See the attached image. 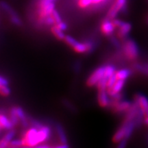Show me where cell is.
<instances>
[{
  "label": "cell",
  "instance_id": "1",
  "mask_svg": "<svg viewBox=\"0 0 148 148\" xmlns=\"http://www.w3.org/2000/svg\"><path fill=\"white\" fill-rule=\"evenodd\" d=\"M51 128L49 125L44 124L40 128L31 127L24 133L23 139L24 147H33L42 144L50 138Z\"/></svg>",
  "mask_w": 148,
  "mask_h": 148
},
{
  "label": "cell",
  "instance_id": "2",
  "mask_svg": "<svg viewBox=\"0 0 148 148\" xmlns=\"http://www.w3.org/2000/svg\"><path fill=\"white\" fill-rule=\"evenodd\" d=\"M121 51L127 60L134 61L139 56V50L136 42L132 38H126L123 40Z\"/></svg>",
  "mask_w": 148,
  "mask_h": 148
},
{
  "label": "cell",
  "instance_id": "3",
  "mask_svg": "<svg viewBox=\"0 0 148 148\" xmlns=\"http://www.w3.org/2000/svg\"><path fill=\"white\" fill-rule=\"evenodd\" d=\"M127 11V0H114L106 14V18L113 20L120 12L125 13Z\"/></svg>",
  "mask_w": 148,
  "mask_h": 148
},
{
  "label": "cell",
  "instance_id": "4",
  "mask_svg": "<svg viewBox=\"0 0 148 148\" xmlns=\"http://www.w3.org/2000/svg\"><path fill=\"white\" fill-rule=\"evenodd\" d=\"M105 69H106V64L98 66L97 68L94 70L93 71L90 73V75L88 77L86 81V84L89 87L96 86L97 84L102 79L105 75Z\"/></svg>",
  "mask_w": 148,
  "mask_h": 148
},
{
  "label": "cell",
  "instance_id": "5",
  "mask_svg": "<svg viewBox=\"0 0 148 148\" xmlns=\"http://www.w3.org/2000/svg\"><path fill=\"white\" fill-rule=\"evenodd\" d=\"M1 6L3 10L8 14V15L10 18V20L11 23L13 24L14 25L18 27H21L23 25V22H22L21 18L18 16V14L15 12V10L10 5L8 4L7 3L4 2V1H1Z\"/></svg>",
  "mask_w": 148,
  "mask_h": 148
},
{
  "label": "cell",
  "instance_id": "6",
  "mask_svg": "<svg viewBox=\"0 0 148 148\" xmlns=\"http://www.w3.org/2000/svg\"><path fill=\"white\" fill-rule=\"evenodd\" d=\"M132 103L131 101L125 100L124 99L118 101H111L110 108L115 113H123V112H127V110L130 108Z\"/></svg>",
  "mask_w": 148,
  "mask_h": 148
},
{
  "label": "cell",
  "instance_id": "7",
  "mask_svg": "<svg viewBox=\"0 0 148 148\" xmlns=\"http://www.w3.org/2000/svg\"><path fill=\"white\" fill-rule=\"evenodd\" d=\"M116 27L114 26L112 20L108 19V18H105L101 22L100 30L101 33L106 36L110 37L113 35Z\"/></svg>",
  "mask_w": 148,
  "mask_h": 148
},
{
  "label": "cell",
  "instance_id": "8",
  "mask_svg": "<svg viewBox=\"0 0 148 148\" xmlns=\"http://www.w3.org/2000/svg\"><path fill=\"white\" fill-rule=\"evenodd\" d=\"M97 101L102 108H108L111 104V99L107 89L98 90Z\"/></svg>",
  "mask_w": 148,
  "mask_h": 148
},
{
  "label": "cell",
  "instance_id": "9",
  "mask_svg": "<svg viewBox=\"0 0 148 148\" xmlns=\"http://www.w3.org/2000/svg\"><path fill=\"white\" fill-rule=\"evenodd\" d=\"M134 100L137 102L140 108L143 111L144 115L148 116V99L147 97L141 93L136 94Z\"/></svg>",
  "mask_w": 148,
  "mask_h": 148
},
{
  "label": "cell",
  "instance_id": "10",
  "mask_svg": "<svg viewBox=\"0 0 148 148\" xmlns=\"http://www.w3.org/2000/svg\"><path fill=\"white\" fill-rule=\"evenodd\" d=\"M132 29V25L128 22H124L122 25L117 28V33L116 36L120 40H124L127 38V35L130 32Z\"/></svg>",
  "mask_w": 148,
  "mask_h": 148
},
{
  "label": "cell",
  "instance_id": "11",
  "mask_svg": "<svg viewBox=\"0 0 148 148\" xmlns=\"http://www.w3.org/2000/svg\"><path fill=\"white\" fill-rule=\"evenodd\" d=\"M127 124V123H122L121 126L116 130V131L114 134L112 138L113 143H119L121 140L124 139L125 137V134H126Z\"/></svg>",
  "mask_w": 148,
  "mask_h": 148
},
{
  "label": "cell",
  "instance_id": "12",
  "mask_svg": "<svg viewBox=\"0 0 148 148\" xmlns=\"http://www.w3.org/2000/svg\"><path fill=\"white\" fill-rule=\"evenodd\" d=\"M15 110L16 115H17L19 122L21 123L22 126L26 127L29 125V117H27L26 113L21 107L20 106H13Z\"/></svg>",
  "mask_w": 148,
  "mask_h": 148
},
{
  "label": "cell",
  "instance_id": "13",
  "mask_svg": "<svg viewBox=\"0 0 148 148\" xmlns=\"http://www.w3.org/2000/svg\"><path fill=\"white\" fill-rule=\"evenodd\" d=\"M125 81L126 80H123V79H117V81L115 82V84H114V86L112 88L107 89V91H108L110 97L114 95L115 94L121 92L125 84Z\"/></svg>",
  "mask_w": 148,
  "mask_h": 148
},
{
  "label": "cell",
  "instance_id": "14",
  "mask_svg": "<svg viewBox=\"0 0 148 148\" xmlns=\"http://www.w3.org/2000/svg\"><path fill=\"white\" fill-rule=\"evenodd\" d=\"M15 136V132L13 130H10L4 136L0 139V148H8L10 142L13 139Z\"/></svg>",
  "mask_w": 148,
  "mask_h": 148
},
{
  "label": "cell",
  "instance_id": "15",
  "mask_svg": "<svg viewBox=\"0 0 148 148\" xmlns=\"http://www.w3.org/2000/svg\"><path fill=\"white\" fill-rule=\"evenodd\" d=\"M14 127L10 117H8L4 114L0 112V128L1 130H10Z\"/></svg>",
  "mask_w": 148,
  "mask_h": 148
},
{
  "label": "cell",
  "instance_id": "16",
  "mask_svg": "<svg viewBox=\"0 0 148 148\" xmlns=\"http://www.w3.org/2000/svg\"><path fill=\"white\" fill-rule=\"evenodd\" d=\"M55 128L60 143H67V137H66L65 131H64V129L62 126V125L60 124V123H56L55 125Z\"/></svg>",
  "mask_w": 148,
  "mask_h": 148
},
{
  "label": "cell",
  "instance_id": "17",
  "mask_svg": "<svg viewBox=\"0 0 148 148\" xmlns=\"http://www.w3.org/2000/svg\"><path fill=\"white\" fill-rule=\"evenodd\" d=\"M133 71L140 73L143 75H148V64L134 62L132 65Z\"/></svg>",
  "mask_w": 148,
  "mask_h": 148
},
{
  "label": "cell",
  "instance_id": "18",
  "mask_svg": "<svg viewBox=\"0 0 148 148\" xmlns=\"http://www.w3.org/2000/svg\"><path fill=\"white\" fill-rule=\"evenodd\" d=\"M115 74L118 79L126 80L127 78H129V77L132 75V70L127 69V68H123V69L116 71Z\"/></svg>",
  "mask_w": 148,
  "mask_h": 148
},
{
  "label": "cell",
  "instance_id": "19",
  "mask_svg": "<svg viewBox=\"0 0 148 148\" xmlns=\"http://www.w3.org/2000/svg\"><path fill=\"white\" fill-rule=\"evenodd\" d=\"M51 32L52 33L53 36L57 38V39L60 40H63L64 37L66 36V34H64V31L61 30L60 29H59L58 27L56 26L55 25L51 27Z\"/></svg>",
  "mask_w": 148,
  "mask_h": 148
},
{
  "label": "cell",
  "instance_id": "20",
  "mask_svg": "<svg viewBox=\"0 0 148 148\" xmlns=\"http://www.w3.org/2000/svg\"><path fill=\"white\" fill-rule=\"evenodd\" d=\"M73 49L74 51L78 53H87V48L85 45L84 42L77 41V42L73 46Z\"/></svg>",
  "mask_w": 148,
  "mask_h": 148
},
{
  "label": "cell",
  "instance_id": "21",
  "mask_svg": "<svg viewBox=\"0 0 148 148\" xmlns=\"http://www.w3.org/2000/svg\"><path fill=\"white\" fill-rule=\"evenodd\" d=\"M116 70L115 66L112 64H106V69H105V77L109 78V77L114 75L116 73Z\"/></svg>",
  "mask_w": 148,
  "mask_h": 148
},
{
  "label": "cell",
  "instance_id": "22",
  "mask_svg": "<svg viewBox=\"0 0 148 148\" xmlns=\"http://www.w3.org/2000/svg\"><path fill=\"white\" fill-rule=\"evenodd\" d=\"M136 125H135V123L134 121H130L127 124V130H126V134H125V138L128 140L131 137L133 132H134V129L136 128Z\"/></svg>",
  "mask_w": 148,
  "mask_h": 148
},
{
  "label": "cell",
  "instance_id": "23",
  "mask_svg": "<svg viewBox=\"0 0 148 148\" xmlns=\"http://www.w3.org/2000/svg\"><path fill=\"white\" fill-rule=\"evenodd\" d=\"M24 147L23 141L22 138L20 139H12L8 145V148H21Z\"/></svg>",
  "mask_w": 148,
  "mask_h": 148
},
{
  "label": "cell",
  "instance_id": "24",
  "mask_svg": "<svg viewBox=\"0 0 148 148\" xmlns=\"http://www.w3.org/2000/svg\"><path fill=\"white\" fill-rule=\"evenodd\" d=\"M119 38L118 37H115L114 36H110V41L112 46L115 48L116 50H121L122 45L119 41Z\"/></svg>",
  "mask_w": 148,
  "mask_h": 148
},
{
  "label": "cell",
  "instance_id": "25",
  "mask_svg": "<svg viewBox=\"0 0 148 148\" xmlns=\"http://www.w3.org/2000/svg\"><path fill=\"white\" fill-rule=\"evenodd\" d=\"M63 41L65 42L66 45H69L70 47H73V46L77 43L78 40L75 39L74 37L71 36V35H66V36H65V37H64V38L63 40Z\"/></svg>",
  "mask_w": 148,
  "mask_h": 148
},
{
  "label": "cell",
  "instance_id": "26",
  "mask_svg": "<svg viewBox=\"0 0 148 148\" xmlns=\"http://www.w3.org/2000/svg\"><path fill=\"white\" fill-rule=\"evenodd\" d=\"M10 119L11 120V121H12V123H13L14 126H15V125H18V123H20L19 122V119H18L17 115H16V112L15 110H14V107H12V108L10 109Z\"/></svg>",
  "mask_w": 148,
  "mask_h": 148
},
{
  "label": "cell",
  "instance_id": "27",
  "mask_svg": "<svg viewBox=\"0 0 148 148\" xmlns=\"http://www.w3.org/2000/svg\"><path fill=\"white\" fill-rule=\"evenodd\" d=\"M85 45L87 48V53H90L95 49V42L91 39H86L84 40Z\"/></svg>",
  "mask_w": 148,
  "mask_h": 148
},
{
  "label": "cell",
  "instance_id": "28",
  "mask_svg": "<svg viewBox=\"0 0 148 148\" xmlns=\"http://www.w3.org/2000/svg\"><path fill=\"white\" fill-rule=\"evenodd\" d=\"M51 16H52L53 21L55 22V25L56 24L60 23V22L62 21V18L61 17L60 13H59V12L58 10H56V9H54V10H53V12H51Z\"/></svg>",
  "mask_w": 148,
  "mask_h": 148
},
{
  "label": "cell",
  "instance_id": "29",
  "mask_svg": "<svg viewBox=\"0 0 148 148\" xmlns=\"http://www.w3.org/2000/svg\"><path fill=\"white\" fill-rule=\"evenodd\" d=\"M11 90L9 88L8 85H5L3 86L2 87L0 88V95L3 96V97H8L10 95Z\"/></svg>",
  "mask_w": 148,
  "mask_h": 148
},
{
  "label": "cell",
  "instance_id": "30",
  "mask_svg": "<svg viewBox=\"0 0 148 148\" xmlns=\"http://www.w3.org/2000/svg\"><path fill=\"white\" fill-rule=\"evenodd\" d=\"M117 79H118L116 76V74L109 77L108 79V82H107V89L112 88L114 86V84H115V82L117 81Z\"/></svg>",
  "mask_w": 148,
  "mask_h": 148
},
{
  "label": "cell",
  "instance_id": "31",
  "mask_svg": "<svg viewBox=\"0 0 148 148\" xmlns=\"http://www.w3.org/2000/svg\"><path fill=\"white\" fill-rule=\"evenodd\" d=\"M55 25H56V27H58L59 29H60L61 30L64 31V32L68 29V25H67V24H66V23H65V22L63 21L60 22V23L56 24Z\"/></svg>",
  "mask_w": 148,
  "mask_h": 148
},
{
  "label": "cell",
  "instance_id": "32",
  "mask_svg": "<svg viewBox=\"0 0 148 148\" xmlns=\"http://www.w3.org/2000/svg\"><path fill=\"white\" fill-rule=\"evenodd\" d=\"M56 0H38V2H37V7L42 6L45 4H48V3H51V2H55Z\"/></svg>",
  "mask_w": 148,
  "mask_h": 148
},
{
  "label": "cell",
  "instance_id": "33",
  "mask_svg": "<svg viewBox=\"0 0 148 148\" xmlns=\"http://www.w3.org/2000/svg\"><path fill=\"white\" fill-rule=\"evenodd\" d=\"M127 144V139L124 138V139L121 140L119 143H118L116 148H126Z\"/></svg>",
  "mask_w": 148,
  "mask_h": 148
},
{
  "label": "cell",
  "instance_id": "34",
  "mask_svg": "<svg viewBox=\"0 0 148 148\" xmlns=\"http://www.w3.org/2000/svg\"><path fill=\"white\" fill-rule=\"evenodd\" d=\"M5 85H8V80L2 75H0V88Z\"/></svg>",
  "mask_w": 148,
  "mask_h": 148
},
{
  "label": "cell",
  "instance_id": "35",
  "mask_svg": "<svg viewBox=\"0 0 148 148\" xmlns=\"http://www.w3.org/2000/svg\"><path fill=\"white\" fill-rule=\"evenodd\" d=\"M21 148H53L51 145H46V144H40V145H38L36 146H34L33 147H22Z\"/></svg>",
  "mask_w": 148,
  "mask_h": 148
},
{
  "label": "cell",
  "instance_id": "36",
  "mask_svg": "<svg viewBox=\"0 0 148 148\" xmlns=\"http://www.w3.org/2000/svg\"><path fill=\"white\" fill-rule=\"evenodd\" d=\"M82 66H81V63L79 62H77L76 63L74 64V70L75 72H79L81 70Z\"/></svg>",
  "mask_w": 148,
  "mask_h": 148
},
{
  "label": "cell",
  "instance_id": "37",
  "mask_svg": "<svg viewBox=\"0 0 148 148\" xmlns=\"http://www.w3.org/2000/svg\"><path fill=\"white\" fill-rule=\"evenodd\" d=\"M63 103L64 104V106H65L66 108H69V109H70V110H73L74 109V108L73 106H72V105L71 104V103H70V102L69 101H67V100H64V101H63Z\"/></svg>",
  "mask_w": 148,
  "mask_h": 148
},
{
  "label": "cell",
  "instance_id": "38",
  "mask_svg": "<svg viewBox=\"0 0 148 148\" xmlns=\"http://www.w3.org/2000/svg\"><path fill=\"white\" fill-rule=\"evenodd\" d=\"M53 148H69V146L67 145V143H61L60 145L53 147Z\"/></svg>",
  "mask_w": 148,
  "mask_h": 148
},
{
  "label": "cell",
  "instance_id": "39",
  "mask_svg": "<svg viewBox=\"0 0 148 148\" xmlns=\"http://www.w3.org/2000/svg\"><path fill=\"white\" fill-rule=\"evenodd\" d=\"M144 123L148 126V116H146L145 119H144Z\"/></svg>",
  "mask_w": 148,
  "mask_h": 148
},
{
  "label": "cell",
  "instance_id": "40",
  "mask_svg": "<svg viewBox=\"0 0 148 148\" xmlns=\"http://www.w3.org/2000/svg\"><path fill=\"white\" fill-rule=\"evenodd\" d=\"M146 143H147V145L148 147V134H147V135H146Z\"/></svg>",
  "mask_w": 148,
  "mask_h": 148
},
{
  "label": "cell",
  "instance_id": "41",
  "mask_svg": "<svg viewBox=\"0 0 148 148\" xmlns=\"http://www.w3.org/2000/svg\"><path fill=\"white\" fill-rule=\"evenodd\" d=\"M147 24H148V17H147Z\"/></svg>",
  "mask_w": 148,
  "mask_h": 148
},
{
  "label": "cell",
  "instance_id": "42",
  "mask_svg": "<svg viewBox=\"0 0 148 148\" xmlns=\"http://www.w3.org/2000/svg\"><path fill=\"white\" fill-rule=\"evenodd\" d=\"M1 130V128H0V130Z\"/></svg>",
  "mask_w": 148,
  "mask_h": 148
}]
</instances>
